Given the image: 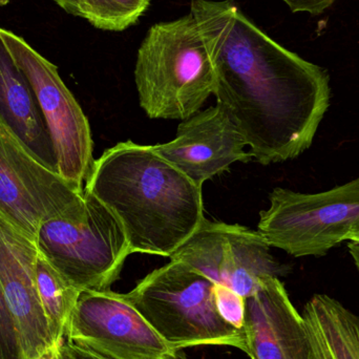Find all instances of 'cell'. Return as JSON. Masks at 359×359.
I'll use <instances>...</instances> for the list:
<instances>
[{"instance_id":"obj_11","label":"cell","mask_w":359,"mask_h":359,"mask_svg":"<svg viewBox=\"0 0 359 359\" xmlns=\"http://www.w3.org/2000/svg\"><path fill=\"white\" fill-rule=\"evenodd\" d=\"M37 243L0 210V285L14 320L23 359L58 351L36 286Z\"/></svg>"},{"instance_id":"obj_15","label":"cell","mask_w":359,"mask_h":359,"mask_svg":"<svg viewBox=\"0 0 359 359\" xmlns=\"http://www.w3.org/2000/svg\"><path fill=\"white\" fill-rule=\"evenodd\" d=\"M303 316L318 359H359V316L334 297L316 293Z\"/></svg>"},{"instance_id":"obj_2","label":"cell","mask_w":359,"mask_h":359,"mask_svg":"<svg viewBox=\"0 0 359 359\" xmlns=\"http://www.w3.org/2000/svg\"><path fill=\"white\" fill-rule=\"evenodd\" d=\"M84 189L115 215L132 253L170 257L205 219L202 188L151 145L126 141L107 149Z\"/></svg>"},{"instance_id":"obj_1","label":"cell","mask_w":359,"mask_h":359,"mask_svg":"<svg viewBox=\"0 0 359 359\" xmlns=\"http://www.w3.org/2000/svg\"><path fill=\"white\" fill-rule=\"evenodd\" d=\"M215 74V96L259 163L293 160L311 147L330 105V79L283 48L229 0H191Z\"/></svg>"},{"instance_id":"obj_24","label":"cell","mask_w":359,"mask_h":359,"mask_svg":"<svg viewBox=\"0 0 359 359\" xmlns=\"http://www.w3.org/2000/svg\"><path fill=\"white\" fill-rule=\"evenodd\" d=\"M348 241L351 243H355V244L359 245V229L358 231L354 232V233H352L351 236L348 238Z\"/></svg>"},{"instance_id":"obj_3","label":"cell","mask_w":359,"mask_h":359,"mask_svg":"<svg viewBox=\"0 0 359 359\" xmlns=\"http://www.w3.org/2000/svg\"><path fill=\"white\" fill-rule=\"evenodd\" d=\"M135 82L151 119L183 121L215 94V69L191 13L149 27L137 54Z\"/></svg>"},{"instance_id":"obj_4","label":"cell","mask_w":359,"mask_h":359,"mask_svg":"<svg viewBox=\"0 0 359 359\" xmlns=\"http://www.w3.org/2000/svg\"><path fill=\"white\" fill-rule=\"evenodd\" d=\"M36 243L79 291L109 290L132 255L115 215L86 189L42 222Z\"/></svg>"},{"instance_id":"obj_14","label":"cell","mask_w":359,"mask_h":359,"mask_svg":"<svg viewBox=\"0 0 359 359\" xmlns=\"http://www.w3.org/2000/svg\"><path fill=\"white\" fill-rule=\"evenodd\" d=\"M0 117L40 159L56 170L52 141L35 95L27 77L11 56L1 38Z\"/></svg>"},{"instance_id":"obj_26","label":"cell","mask_w":359,"mask_h":359,"mask_svg":"<svg viewBox=\"0 0 359 359\" xmlns=\"http://www.w3.org/2000/svg\"><path fill=\"white\" fill-rule=\"evenodd\" d=\"M10 1L11 0H0V6H6V4H8Z\"/></svg>"},{"instance_id":"obj_7","label":"cell","mask_w":359,"mask_h":359,"mask_svg":"<svg viewBox=\"0 0 359 359\" xmlns=\"http://www.w3.org/2000/svg\"><path fill=\"white\" fill-rule=\"evenodd\" d=\"M0 38L35 95L52 141L57 172L72 185L83 189L94 163L88 118L54 63L22 37L1 27Z\"/></svg>"},{"instance_id":"obj_6","label":"cell","mask_w":359,"mask_h":359,"mask_svg":"<svg viewBox=\"0 0 359 359\" xmlns=\"http://www.w3.org/2000/svg\"><path fill=\"white\" fill-rule=\"evenodd\" d=\"M269 201L257 231L294 257H324L359 229V176L316 194L276 187Z\"/></svg>"},{"instance_id":"obj_8","label":"cell","mask_w":359,"mask_h":359,"mask_svg":"<svg viewBox=\"0 0 359 359\" xmlns=\"http://www.w3.org/2000/svg\"><path fill=\"white\" fill-rule=\"evenodd\" d=\"M65 341L105 359H179L121 293L81 291L65 331Z\"/></svg>"},{"instance_id":"obj_13","label":"cell","mask_w":359,"mask_h":359,"mask_svg":"<svg viewBox=\"0 0 359 359\" xmlns=\"http://www.w3.org/2000/svg\"><path fill=\"white\" fill-rule=\"evenodd\" d=\"M244 303L242 329L249 358L318 359L305 318L280 278H266Z\"/></svg>"},{"instance_id":"obj_12","label":"cell","mask_w":359,"mask_h":359,"mask_svg":"<svg viewBox=\"0 0 359 359\" xmlns=\"http://www.w3.org/2000/svg\"><path fill=\"white\" fill-rule=\"evenodd\" d=\"M153 147L200 188L236 162L247 163L252 158L245 151L246 141L219 104L183 120L174 140Z\"/></svg>"},{"instance_id":"obj_9","label":"cell","mask_w":359,"mask_h":359,"mask_svg":"<svg viewBox=\"0 0 359 359\" xmlns=\"http://www.w3.org/2000/svg\"><path fill=\"white\" fill-rule=\"evenodd\" d=\"M170 259L187 264L244 299L255 293L266 278L288 272L274 259L259 231L206 219Z\"/></svg>"},{"instance_id":"obj_18","label":"cell","mask_w":359,"mask_h":359,"mask_svg":"<svg viewBox=\"0 0 359 359\" xmlns=\"http://www.w3.org/2000/svg\"><path fill=\"white\" fill-rule=\"evenodd\" d=\"M0 359H23L18 333L0 285Z\"/></svg>"},{"instance_id":"obj_22","label":"cell","mask_w":359,"mask_h":359,"mask_svg":"<svg viewBox=\"0 0 359 359\" xmlns=\"http://www.w3.org/2000/svg\"><path fill=\"white\" fill-rule=\"evenodd\" d=\"M57 6H60L63 11L78 17V8L76 0H53Z\"/></svg>"},{"instance_id":"obj_20","label":"cell","mask_w":359,"mask_h":359,"mask_svg":"<svg viewBox=\"0 0 359 359\" xmlns=\"http://www.w3.org/2000/svg\"><path fill=\"white\" fill-rule=\"evenodd\" d=\"M293 13L307 12L311 15L322 14L330 8L335 0H283Z\"/></svg>"},{"instance_id":"obj_16","label":"cell","mask_w":359,"mask_h":359,"mask_svg":"<svg viewBox=\"0 0 359 359\" xmlns=\"http://www.w3.org/2000/svg\"><path fill=\"white\" fill-rule=\"evenodd\" d=\"M35 276L42 310L53 341L59 348L81 291L75 288L40 251L36 259Z\"/></svg>"},{"instance_id":"obj_17","label":"cell","mask_w":359,"mask_h":359,"mask_svg":"<svg viewBox=\"0 0 359 359\" xmlns=\"http://www.w3.org/2000/svg\"><path fill=\"white\" fill-rule=\"evenodd\" d=\"M78 17L104 31L121 32L134 25L151 0H76Z\"/></svg>"},{"instance_id":"obj_19","label":"cell","mask_w":359,"mask_h":359,"mask_svg":"<svg viewBox=\"0 0 359 359\" xmlns=\"http://www.w3.org/2000/svg\"><path fill=\"white\" fill-rule=\"evenodd\" d=\"M215 294L219 316L232 326L242 329L244 322V297L222 285H215Z\"/></svg>"},{"instance_id":"obj_23","label":"cell","mask_w":359,"mask_h":359,"mask_svg":"<svg viewBox=\"0 0 359 359\" xmlns=\"http://www.w3.org/2000/svg\"><path fill=\"white\" fill-rule=\"evenodd\" d=\"M348 249H349L350 255L353 259L354 266H355L356 271H358L359 276V245L350 242L348 245Z\"/></svg>"},{"instance_id":"obj_25","label":"cell","mask_w":359,"mask_h":359,"mask_svg":"<svg viewBox=\"0 0 359 359\" xmlns=\"http://www.w3.org/2000/svg\"><path fill=\"white\" fill-rule=\"evenodd\" d=\"M42 359H60L58 356V351L55 352V353L50 354V355L46 356V358Z\"/></svg>"},{"instance_id":"obj_21","label":"cell","mask_w":359,"mask_h":359,"mask_svg":"<svg viewBox=\"0 0 359 359\" xmlns=\"http://www.w3.org/2000/svg\"><path fill=\"white\" fill-rule=\"evenodd\" d=\"M58 356L60 359H105L92 352L80 349L65 339H63L62 343L59 346Z\"/></svg>"},{"instance_id":"obj_5","label":"cell","mask_w":359,"mask_h":359,"mask_svg":"<svg viewBox=\"0 0 359 359\" xmlns=\"http://www.w3.org/2000/svg\"><path fill=\"white\" fill-rule=\"evenodd\" d=\"M215 284L183 262L170 259L126 293L156 332L177 350L226 346L245 351L243 329L217 311Z\"/></svg>"},{"instance_id":"obj_10","label":"cell","mask_w":359,"mask_h":359,"mask_svg":"<svg viewBox=\"0 0 359 359\" xmlns=\"http://www.w3.org/2000/svg\"><path fill=\"white\" fill-rule=\"evenodd\" d=\"M83 189L40 159L0 117V210L27 236L36 241L42 222Z\"/></svg>"}]
</instances>
